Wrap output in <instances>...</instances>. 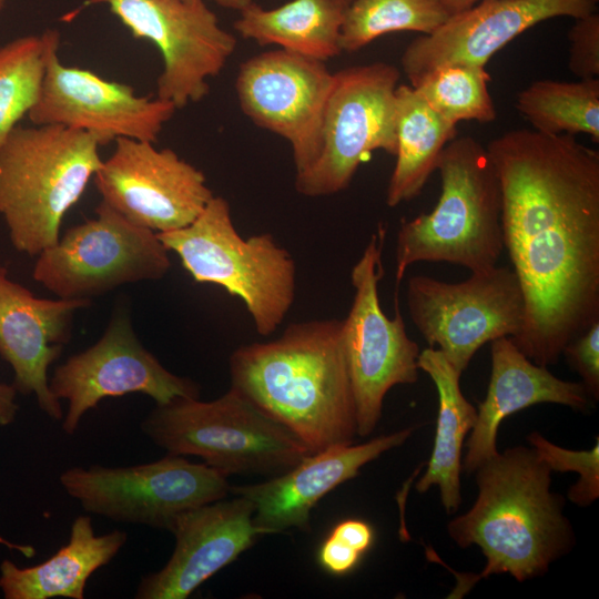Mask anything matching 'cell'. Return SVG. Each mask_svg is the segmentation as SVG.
Returning <instances> with one entry per match:
<instances>
[{"instance_id":"cell-20","label":"cell","mask_w":599,"mask_h":599,"mask_svg":"<svg viewBox=\"0 0 599 599\" xmlns=\"http://www.w3.org/2000/svg\"><path fill=\"white\" fill-rule=\"evenodd\" d=\"M90 305V300L35 297L0 266V356L13 369L16 389L33 394L40 409L55 420L63 410L50 390L48 368L71 337L75 312Z\"/></svg>"},{"instance_id":"cell-4","label":"cell","mask_w":599,"mask_h":599,"mask_svg":"<svg viewBox=\"0 0 599 599\" xmlns=\"http://www.w3.org/2000/svg\"><path fill=\"white\" fill-rule=\"evenodd\" d=\"M441 182L429 213L403 220L396 236V284L417 262H447L480 272L504 252L500 184L486 146L456 136L440 153Z\"/></svg>"},{"instance_id":"cell-19","label":"cell","mask_w":599,"mask_h":599,"mask_svg":"<svg viewBox=\"0 0 599 599\" xmlns=\"http://www.w3.org/2000/svg\"><path fill=\"white\" fill-rule=\"evenodd\" d=\"M253 514L251 500L233 496L179 515L170 529L175 546L169 561L140 580L135 598H187L263 535L253 522Z\"/></svg>"},{"instance_id":"cell-36","label":"cell","mask_w":599,"mask_h":599,"mask_svg":"<svg viewBox=\"0 0 599 599\" xmlns=\"http://www.w3.org/2000/svg\"><path fill=\"white\" fill-rule=\"evenodd\" d=\"M17 389L13 385L0 383V426L12 423L19 406L16 403Z\"/></svg>"},{"instance_id":"cell-24","label":"cell","mask_w":599,"mask_h":599,"mask_svg":"<svg viewBox=\"0 0 599 599\" xmlns=\"http://www.w3.org/2000/svg\"><path fill=\"white\" fill-rule=\"evenodd\" d=\"M419 370L434 382L438 393V417L434 448L425 474L416 485L419 493L438 486L441 504L447 514H455L461 502V449L465 437L477 419L475 408L463 395L459 373L435 347L419 353Z\"/></svg>"},{"instance_id":"cell-7","label":"cell","mask_w":599,"mask_h":599,"mask_svg":"<svg viewBox=\"0 0 599 599\" xmlns=\"http://www.w3.org/2000/svg\"><path fill=\"white\" fill-rule=\"evenodd\" d=\"M156 234L196 283L222 286L242 300L258 334L277 329L294 302L296 267L271 234L243 238L229 202L215 195L185 227Z\"/></svg>"},{"instance_id":"cell-26","label":"cell","mask_w":599,"mask_h":599,"mask_svg":"<svg viewBox=\"0 0 599 599\" xmlns=\"http://www.w3.org/2000/svg\"><path fill=\"white\" fill-rule=\"evenodd\" d=\"M396 163L386 204L395 207L415 199L436 170L441 151L457 136L456 124L433 110L413 87L396 89Z\"/></svg>"},{"instance_id":"cell-32","label":"cell","mask_w":599,"mask_h":599,"mask_svg":"<svg viewBox=\"0 0 599 599\" xmlns=\"http://www.w3.org/2000/svg\"><path fill=\"white\" fill-rule=\"evenodd\" d=\"M576 22L568 32V68L579 79L599 77V14L595 11Z\"/></svg>"},{"instance_id":"cell-38","label":"cell","mask_w":599,"mask_h":599,"mask_svg":"<svg viewBox=\"0 0 599 599\" xmlns=\"http://www.w3.org/2000/svg\"><path fill=\"white\" fill-rule=\"evenodd\" d=\"M479 1L481 0H444L445 4L447 6V8L450 10L453 14L464 11L475 6Z\"/></svg>"},{"instance_id":"cell-34","label":"cell","mask_w":599,"mask_h":599,"mask_svg":"<svg viewBox=\"0 0 599 599\" xmlns=\"http://www.w3.org/2000/svg\"><path fill=\"white\" fill-rule=\"evenodd\" d=\"M362 556L348 542L329 534L319 548L318 561L329 573L343 576L357 566Z\"/></svg>"},{"instance_id":"cell-1","label":"cell","mask_w":599,"mask_h":599,"mask_svg":"<svg viewBox=\"0 0 599 599\" xmlns=\"http://www.w3.org/2000/svg\"><path fill=\"white\" fill-rule=\"evenodd\" d=\"M486 149L500 184L504 248L525 298L511 341L548 367L599 319V152L532 129L509 130Z\"/></svg>"},{"instance_id":"cell-10","label":"cell","mask_w":599,"mask_h":599,"mask_svg":"<svg viewBox=\"0 0 599 599\" xmlns=\"http://www.w3.org/2000/svg\"><path fill=\"white\" fill-rule=\"evenodd\" d=\"M59 481L89 514L169 531L179 515L224 499L231 488L223 473L171 454L130 467H72Z\"/></svg>"},{"instance_id":"cell-29","label":"cell","mask_w":599,"mask_h":599,"mask_svg":"<svg viewBox=\"0 0 599 599\" xmlns=\"http://www.w3.org/2000/svg\"><path fill=\"white\" fill-rule=\"evenodd\" d=\"M451 14L444 0H353L344 11L341 48L355 52L393 32L429 34Z\"/></svg>"},{"instance_id":"cell-40","label":"cell","mask_w":599,"mask_h":599,"mask_svg":"<svg viewBox=\"0 0 599 599\" xmlns=\"http://www.w3.org/2000/svg\"><path fill=\"white\" fill-rule=\"evenodd\" d=\"M341 3H343L345 7H347L353 0H338Z\"/></svg>"},{"instance_id":"cell-17","label":"cell","mask_w":599,"mask_h":599,"mask_svg":"<svg viewBox=\"0 0 599 599\" xmlns=\"http://www.w3.org/2000/svg\"><path fill=\"white\" fill-rule=\"evenodd\" d=\"M175 111L169 101L136 95L131 85L63 64L58 47L49 55L38 101L28 116L35 125L83 131L102 146L120 138L155 143Z\"/></svg>"},{"instance_id":"cell-16","label":"cell","mask_w":599,"mask_h":599,"mask_svg":"<svg viewBox=\"0 0 599 599\" xmlns=\"http://www.w3.org/2000/svg\"><path fill=\"white\" fill-rule=\"evenodd\" d=\"M333 80L325 62L280 48L251 57L237 71L235 91L242 112L287 141L296 174L318 156Z\"/></svg>"},{"instance_id":"cell-25","label":"cell","mask_w":599,"mask_h":599,"mask_svg":"<svg viewBox=\"0 0 599 599\" xmlns=\"http://www.w3.org/2000/svg\"><path fill=\"white\" fill-rule=\"evenodd\" d=\"M345 9L338 0H292L274 9L252 2L240 11L234 29L243 39L260 45H277L325 62L343 52Z\"/></svg>"},{"instance_id":"cell-22","label":"cell","mask_w":599,"mask_h":599,"mask_svg":"<svg viewBox=\"0 0 599 599\" xmlns=\"http://www.w3.org/2000/svg\"><path fill=\"white\" fill-rule=\"evenodd\" d=\"M491 374L486 397L478 404L477 419L467 441L461 470L475 473L498 454L497 434L501 422L536 404L551 403L585 410L590 395L582 383L556 377L547 366L529 359L511 341L490 342Z\"/></svg>"},{"instance_id":"cell-31","label":"cell","mask_w":599,"mask_h":599,"mask_svg":"<svg viewBox=\"0 0 599 599\" xmlns=\"http://www.w3.org/2000/svg\"><path fill=\"white\" fill-rule=\"evenodd\" d=\"M530 446L551 471H573L579 480L568 490V499L581 507L591 505L599 497V440L589 450H571L557 446L538 433L527 437Z\"/></svg>"},{"instance_id":"cell-35","label":"cell","mask_w":599,"mask_h":599,"mask_svg":"<svg viewBox=\"0 0 599 599\" xmlns=\"http://www.w3.org/2000/svg\"><path fill=\"white\" fill-rule=\"evenodd\" d=\"M331 534L354 547L364 555L374 542L373 527L359 519H346L338 522Z\"/></svg>"},{"instance_id":"cell-13","label":"cell","mask_w":599,"mask_h":599,"mask_svg":"<svg viewBox=\"0 0 599 599\" xmlns=\"http://www.w3.org/2000/svg\"><path fill=\"white\" fill-rule=\"evenodd\" d=\"M105 4L136 39L152 42L162 55L156 97L176 110L204 99L236 48L205 0H88Z\"/></svg>"},{"instance_id":"cell-6","label":"cell","mask_w":599,"mask_h":599,"mask_svg":"<svg viewBox=\"0 0 599 599\" xmlns=\"http://www.w3.org/2000/svg\"><path fill=\"white\" fill-rule=\"evenodd\" d=\"M143 433L171 455H192L229 476H277L312 454L288 428L235 388L211 402L177 397L156 405Z\"/></svg>"},{"instance_id":"cell-28","label":"cell","mask_w":599,"mask_h":599,"mask_svg":"<svg viewBox=\"0 0 599 599\" xmlns=\"http://www.w3.org/2000/svg\"><path fill=\"white\" fill-rule=\"evenodd\" d=\"M60 33L47 30L0 47V146L38 101L50 53Z\"/></svg>"},{"instance_id":"cell-8","label":"cell","mask_w":599,"mask_h":599,"mask_svg":"<svg viewBox=\"0 0 599 599\" xmlns=\"http://www.w3.org/2000/svg\"><path fill=\"white\" fill-rule=\"evenodd\" d=\"M399 70L386 62L334 73L315 162L295 176L296 191L318 197L342 192L374 151L396 154Z\"/></svg>"},{"instance_id":"cell-2","label":"cell","mask_w":599,"mask_h":599,"mask_svg":"<svg viewBox=\"0 0 599 599\" xmlns=\"http://www.w3.org/2000/svg\"><path fill=\"white\" fill-rule=\"evenodd\" d=\"M231 387L317 453L353 443L355 403L342 341V321L290 324L282 336L236 348Z\"/></svg>"},{"instance_id":"cell-39","label":"cell","mask_w":599,"mask_h":599,"mask_svg":"<svg viewBox=\"0 0 599 599\" xmlns=\"http://www.w3.org/2000/svg\"><path fill=\"white\" fill-rule=\"evenodd\" d=\"M214 1L223 8L236 10L238 12L253 2L252 0H214Z\"/></svg>"},{"instance_id":"cell-21","label":"cell","mask_w":599,"mask_h":599,"mask_svg":"<svg viewBox=\"0 0 599 599\" xmlns=\"http://www.w3.org/2000/svg\"><path fill=\"white\" fill-rule=\"evenodd\" d=\"M413 430L409 427L364 444L327 447L307 455L291 469L262 483L231 486L230 495L252 501L253 522L262 534L283 532L292 528L309 531L311 511L324 496L355 478L363 466L383 453L400 446Z\"/></svg>"},{"instance_id":"cell-3","label":"cell","mask_w":599,"mask_h":599,"mask_svg":"<svg viewBox=\"0 0 599 599\" xmlns=\"http://www.w3.org/2000/svg\"><path fill=\"white\" fill-rule=\"evenodd\" d=\"M473 507L448 525L461 548L478 546L486 565L477 579L509 573L519 582L542 576L569 551L573 534L564 498L551 491V469L536 450L509 448L476 469Z\"/></svg>"},{"instance_id":"cell-18","label":"cell","mask_w":599,"mask_h":599,"mask_svg":"<svg viewBox=\"0 0 599 599\" xmlns=\"http://www.w3.org/2000/svg\"><path fill=\"white\" fill-rule=\"evenodd\" d=\"M599 0H481L454 13L437 30L405 49L400 63L409 83L450 63L485 67L490 58L531 27L557 17L582 18Z\"/></svg>"},{"instance_id":"cell-12","label":"cell","mask_w":599,"mask_h":599,"mask_svg":"<svg viewBox=\"0 0 599 599\" xmlns=\"http://www.w3.org/2000/svg\"><path fill=\"white\" fill-rule=\"evenodd\" d=\"M406 302L415 327L429 347L437 345L461 374L486 343L516 337L525 318L519 281L507 266L473 272L458 283L410 276Z\"/></svg>"},{"instance_id":"cell-23","label":"cell","mask_w":599,"mask_h":599,"mask_svg":"<svg viewBox=\"0 0 599 599\" xmlns=\"http://www.w3.org/2000/svg\"><path fill=\"white\" fill-rule=\"evenodd\" d=\"M128 535L113 530L95 535L91 517L78 516L70 538L45 561L26 568L4 559L0 564V589L6 599H83L88 579L108 565L125 545Z\"/></svg>"},{"instance_id":"cell-9","label":"cell","mask_w":599,"mask_h":599,"mask_svg":"<svg viewBox=\"0 0 599 599\" xmlns=\"http://www.w3.org/2000/svg\"><path fill=\"white\" fill-rule=\"evenodd\" d=\"M385 227L379 225L351 272L354 298L342 321V341L355 403L357 435L376 428L386 394L396 385L418 379L419 347L406 333L395 301V315L388 317L378 296L384 276Z\"/></svg>"},{"instance_id":"cell-11","label":"cell","mask_w":599,"mask_h":599,"mask_svg":"<svg viewBox=\"0 0 599 599\" xmlns=\"http://www.w3.org/2000/svg\"><path fill=\"white\" fill-rule=\"evenodd\" d=\"M171 267L158 234L128 222L104 202L43 250L32 276L59 298L90 300L124 284L156 281Z\"/></svg>"},{"instance_id":"cell-37","label":"cell","mask_w":599,"mask_h":599,"mask_svg":"<svg viewBox=\"0 0 599 599\" xmlns=\"http://www.w3.org/2000/svg\"><path fill=\"white\" fill-rule=\"evenodd\" d=\"M0 545L6 546L10 550H16L28 558H31L35 555V549L32 546L16 544L2 537H0Z\"/></svg>"},{"instance_id":"cell-27","label":"cell","mask_w":599,"mask_h":599,"mask_svg":"<svg viewBox=\"0 0 599 599\" xmlns=\"http://www.w3.org/2000/svg\"><path fill=\"white\" fill-rule=\"evenodd\" d=\"M516 108L535 131L585 133L599 142V78L535 81L518 93Z\"/></svg>"},{"instance_id":"cell-33","label":"cell","mask_w":599,"mask_h":599,"mask_svg":"<svg viewBox=\"0 0 599 599\" xmlns=\"http://www.w3.org/2000/svg\"><path fill=\"white\" fill-rule=\"evenodd\" d=\"M570 366L580 375L591 398L599 397V319L562 349Z\"/></svg>"},{"instance_id":"cell-15","label":"cell","mask_w":599,"mask_h":599,"mask_svg":"<svg viewBox=\"0 0 599 599\" xmlns=\"http://www.w3.org/2000/svg\"><path fill=\"white\" fill-rule=\"evenodd\" d=\"M49 387L68 400L62 429L72 435L83 415L109 397L141 393L156 405L177 397L200 398L199 385L167 370L136 337L130 315L118 311L93 345L59 365Z\"/></svg>"},{"instance_id":"cell-5","label":"cell","mask_w":599,"mask_h":599,"mask_svg":"<svg viewBox=\"0 0 599 599\" xmlns=\"http://www.w3.org/2000/svg\"><path fill=\"white\" fill-rule=\"evenodd\" d=\"M99 146L61 125L11 131L0 146V215L17 251L38 256L59 241L65 213L102 163Z\"/></svg>"},{"instance_id":"cell-14","label":"cell","mask_w":599,"mask_h":599,"mask_svg":"<svg viewBox=\"0 0 599 599\" xmlns=\"http://www.w3.org/2000/svg\"><path fill=\"white\" fill-rule=\"evenodd\" d=\"M93 177L102 202L154 233L185 227L214 196L204 173L173 150L129 138L114 141Z\"/></svg>"},{"instance_id":"cell-30","label":"cell","mask_w":599,"mask_h":599,"mask_svg":"<svg viewBox=\"0 0 599 599\" xmlns=\"http://www.w3.org/2000/svg\"><path fill=\"white\" fill-rule=\"evenodd\" d=\"M489 81L483 65L450 63L423 73L409 85L433 110L457 125L460 121L496 120Z\"/></svg>"},{"instance_id":"cell-41","label":"cell","mask_w":599,"mask_h":599,"mask_svg":"<svg viewBox=\"0 0 599 599\" xmlns=\"http://www.w3.org/2000/svg\"><path fill=\"white\" fill-rule=\"evenodd\" d=\"M2 7H3V0H0V11H1Z\"/></svg>"}]
</instances>
